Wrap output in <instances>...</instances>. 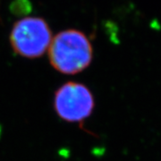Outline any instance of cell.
Here are the masks:
<instances>
[{
  "label": "cell",
  "instance_id": "obj_1",
  "mask_svg": "<svg viewBox=\"0 0 161 161\" xmlns=\"http://www.w3.org/2000/svg\"><path fill=\"white\" fill-rule=\"evenodd\" d=\"M47 51L52 66L64 75L82 72L91 64L93 58L91 41L77 30H66L56 35Z\"/></svg>",
  "mask_w": 161,
  "mask_h": 161
},
{
  "label": "cell",
  "instance_id": "obj_3",
  "mask_svg": "<svg viewBox=\"0 0 161 161\" xmlns=\"http://www.w3.org/2000/svg\"><path fill=\"white\" fill-rule=\"evenodd\" d=\"M94 97L84 84L69 81L58 88L54 97L56 113L63 120L78 123L85 120L94 109Z\"/></svg>",
  "mask_w": 161,
  "mask_h": 161
},
{
  "label": "cell",
  "instance_id": "obj_2",
  "mask_svg": "<svg viewBox=\"0 0 161 161\" xmlns=\"http://www.w3.org/2000/svg\"><path fill=\"white\" fill-rule=\"evenodd\" d=\"M51 30L45 20L26 17L14 23L10 35L14 52L27 58H40L48 49L52 40Z\"/></svg>",
  "mask_w": 161,
  "mask_h": 161
}]
</instances>
